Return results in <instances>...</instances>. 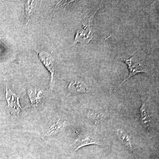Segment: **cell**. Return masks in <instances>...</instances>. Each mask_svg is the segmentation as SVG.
<instances>
[{
  "label": "cell",
  "instance_id": "cell-5",
  "mask_svg": "<svg viewBox=\"0 0 159 159\" xmlns=\"http://www.w3.org/2000/svg\"><path fill=\"white\" fill-rule=\"evenodd\" d=\"M66 125V121H63L62 119L59 118L57 121L49 125L45 132V135L48 137L54 135L61 131L65 127Z\"/></svg>",
  "mask_w": 159,
  "mask_h": 159
},
{
  "label": "cell",
  "instance_id": "cell-8",
  "mask_svg": "<svg viewBox=\"0 0 159 159\" xmlns=\"http://www.w3.org/2000/svg\"><path fill=\"white\" fill-rule=\"evenodd\" d=\"M28 95L32 106L34 107H38L42 98L43 93L42 91L29 89L28 91Z\"/></svg>",
  "mask_w": 159,
  "mask_h": 159
},
{
  "label": "cell",
  "instance_id": "cell-2",
  "mask_svg": "<svg viewBox=\"0 0 159 159\" xmlns=\"http://www.w3.org/2000/svg\"><path fill=\"white\" fill-rule=\"evenodd\" d=\"M6 88L5 97L8 108L11 114L18 116L22 109L19 102V97L7 86H6Z\"/></svg>",
  "mask_w": 159,
  "mask_h": 159
},
{
  "label": "cell",
  "instance_id": "cell-9",
  "mask_svg": "<svg viewBox=\"0 0 159 159\" xmlns=\"http://www.w3.org/2000/svg\"><path fill=\"white\" fill-rule=\"evenodd\" d=\"M75 150L77 151L80 148L91 145H98V143L95 142L90 137H83L77 139L74 144Z\"/></svg>",
  "mask_w": 159,
  "mask_h": 159
},
{
  "label": "cell",
  "instance_id": "cell-11",
  "mask_svg": "<svg viewBox=\"0 0 159 159\" xmlns=\"http://www.w3.org/2000/svg\"><path fill=\"white\" fill-rule=\"evenodd\" d=\"M0 40H1V37H0Z\"/></svg>",
  "mask_w": 159,
  "mask_h": 159
},
{
  "label": "cell",
  "instance_id": "cell-6",
  "mask_svg": "<svg viewBox=\"0 0 159 159\" xmlns=\"http://www.w3.org/2000/svg\"><path fill=\"white\" fill-rule=\"evenodd\" d=\"M69 92L72 94L87 93L88 89L85 84L78 79H74L70 83L68 86Z\"/></svg>",
  "mask_w": 159,
  "mask_h": 159
},
{
  "label": "cell",
  "instance_id": "cell-4",
  "mask_svg": "<svg viewBox=\"0 0 159 159\" xmlns=\"http://www.w3.org/2000/svg\"><path fill=\"white\" fill-rule=\"evenodd\" d=\"M38 1H28L25 4V22L23 27V29H26L28 28L31 20V16L34 14L37 7Z\"/></svg>",
  "mask_w": 159,
  "mask_h": 159
},
{
  "label": "cell",
  "instance_id": "cell-3",
  "mask_svg": "<svg viewBox=\"0 0 159 159\" xmlns=\"http://www.w3.org/2000/svg\"><path fill=\"white\" fill-rule=\"evenodd\" d=\"M39 56L41 61L51 74L50 88V89L52 90L55 82V67L54 59L48 53L43 51H39Z\"/></svg>",
  "mask_w": 159,
  "mask_h": 159
},
{
  "label": "cell",
  "instance_id": "cell-10",
  "mask_svg": "<svg viewBox=\"0 0 159 159\" xmlns=\"http://www.w3.org/2000/svg\"><path fill=\"white\" fill-rule=\"evenodd\" d=\"M117 135L119 139L122 141V143L124 144L129 148L132 150L133 147L131 142L130 138L127 134L125 133L123 131L118 130L117 131Z\"/></svg>",
  "mask_w": 159,
  "mask_h": 159
},
{
  "label": "cell",
  "instance_id": "cell-1",
  "mask_svg": "<svg viewBox=\"0 0 159 159\" xmlns=\"http://www.w3.org/2000/svg\"><path fill=\"white\" fill-rule=\"evenodd\" d=\"M122 61L128 65L129 70V74L128 77L126 79L124 80L121 83V84L119 86L117 90H118L121 87V85H122L123 83L128 80L129 78L133 77L134 75L142 73L148 74V70L146 67L141 64V62L136 57L135 55L132 56L129 59H125Z\"/></svg>",
  "mask_w": 159,
  "mask_h": 159
},
{
  "label": "cell",
  "instance_id": "cell-7",
  "mask_svg": "<svg viewBox=\"0 0 159 159\" xmlns=\"http://www.w3.org/2000/svg\"><path fill=\"white\" fill-rule=\"evenodd\" d=\"M140 111V121L142 126L146 129H149L150 125V118L145 104V101L142 99V105Z\"/></svg>",
  "mask_w": 159,
  "mask_h": 159
}]
</instances>
